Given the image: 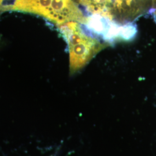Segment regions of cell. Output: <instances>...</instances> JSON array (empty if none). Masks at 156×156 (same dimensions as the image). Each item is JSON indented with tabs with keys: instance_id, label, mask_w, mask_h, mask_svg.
Returning <instances> with one entry per match:
<instances>
[{
	"instance_id": "7a4b0ae2",
	"label": "cell",
	"mask_w": 156,
	"mask_h": 156,
	"mask_svg": "<svg viewBox=\"0 0 156 156\" xmlns=\"http://www.w3.org/2000/svg\"><path fill=\"white\" fill-rule=\"evenodd\" d=\"M12 11L39 15L57 26L69 22H88L75 0H16Z\"/></svg>"
},
{
	"instance_id": "3957f363",
	"label": "cell",
	"mask_w": 156,
	"mask_h": 156,
	"mask_svg": "<svg viewBox=\"0 0 156 156\" xmlns=\"http://www.w3.org/2000/svg\"><path fill=\"white\" fill-rule=\"evenodd\" d=\"M153 0H110L108 19L112 22L130 24L150 13Z\"/></svg>"
},
{
	"instance_id": "6da1fadb",
	"label": "cell",
	"mask_w": 156,
	"mask_h": 156,
	"mask_svg": "<svg viewBox=\"0 0 156 156\" xmlns=\"http://www.w3.org/2000/svg\"><path fill=\"white\" fill-rule=\"evenodd\" d=\"M66 40L69 55V71L77 73L85 67L108 44L86 33L79 23L69 22L57 26Z\"/></svg>"
}]
</instances>
